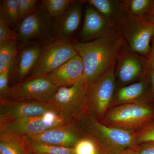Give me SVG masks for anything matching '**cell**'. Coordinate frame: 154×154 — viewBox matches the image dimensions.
Masks as SVG:
<instances>
[{
	"label": "cell",
	"instance_id": "6da1fadb",
	"mask_svg": "<svg viewBox=\"0 0 154 154\" xmlns=\"http://www.w3.org/2000/svg\"><path fill=\"white\" fill-rule=\"evenodd\" d=\"M72 44L82 58L85 70L84 82L88 84L115 66L125 48L123 39L117 32Z\"/></svg>",
	"mask_w": 154,
	"mask_h": 154
},
{
	"label": "cell",
	"instance_id": "7a4b0ae2",
	"mask_svg": "<svg viewBox=\"0 0 154 154\" xmlns=\"http://www.w3.org/2000/svg\"><path fill=\"white\" fill-rule=\"evenodd\" d=\"M76 121L83 132L97 140L109 154H117L137 146L135 131L105 125L89 111Z\"/></svg>",
	"mask_w": 154,
	"mask_h": 154
},
{
	"label": "cell",
	"instance_id": "3957f363",
	"mask_svg": "<svg viewBox=\"0 0 154 154\" xmlns=\"http://www.w3.org/2000/svg\"><path fill=\"white\" fill-rule=\"evenodd\" d=\"M116 30L127 49L142 56L148 55L154 36V24L125 12L117 23Z\"/></svg>",
	"mask_w": 154,
	"mask_h": 154
},
{
	"label": "cell",
	"instance_id": "277c9868",
	"mask_svg": "<svg viewBox=\"0 0 154 154\" xmlns=\"http://www.w3.org/2000/svg\"><path fill=\"white\" fill-rule=\"evenodd\" d=\"M154 116V109L147 103H130L111 107L100 121L107 126L136 131Z\"/></svg>",
	"mask_w": 154,
	"mask_h": 154
},
{
	"label": "cell",
	"instance_id": "5b68a950",
	"mask_svg": "<svg viewBox=\"0 0 154 154\" xmlns=\"http://www.w3.org/2000/svg\"><path fill=\"white\" fill-rule=\"evenodd\" d=\"M88 84L82 82L60 87L48 103L56 111L76 120L88 110Z\"/></svg>",
	"mask_w": 154,
	"mask_h": 154
},
{
	"label": "cell",
	"instance_id": "8992f818",
	"mask_svg": "<svg viewBox=\"0 0 154 154\" xmlns=\"http://www.w3.org/2000/svg\"><path fill=\"white\" fill-rule=\"evenodd\" d=\"M115 66L88 84V110L101 121L111 108L116 93Z\"/></svg>",
	"mask_w": 154,
	"mask_h": 154
},
{
	"label": "cell",
	"instance_id": "52a82bcc",
	"mask_svg": "<svg viewBox=\"0 0 154 154\" xmlns=\"http://www.w3.org/2000/svg\"><path fill=\"white\" fill-rule=\"evenodd\" d=\"M73 121L75 120L58 111L52 110L37 117L0 122V131L21 137L32 135Z\"/></svg>",
	"mask_w": 154,
	"mask_h": 154
},
{
	"label": "cell",
	"instance_id": "ba28073f",
	"mask_svg": "<svg viewBox=\"0 0 154 154\" xmlns=\"http://www.w3.org/2000/svg\"><path fill=\"white\" fill-rule=\"evenodd\" d=\"M78 54L72 43L56 40L42 46L29 79L45 76Z\"/></svg>",
	"mask_w": 154,
	"mask_h": 154
},
{
	"label": "cell",
	"instance_id": "9c48e42d",
	"mask_svg": "<svg viewBox=\"0 0 154 154\" xmlns=\"http://www.w3.org/2000/svg\"><path fill=\"white\" fill-rule=\"evenodd\" d=\"M59 88L46 77H37L9 88L7 93L2 96L12 101L48 102Z\"/></svg>",
	"mask_w": 154,
	"mask_h": 154
},
{
	"label": "cell",
	"instance_id": "30bf717a",
	"mask_svg": "<svg viewBox=\"0 0 154 154\" xmlns=\"http://www.w3.org/2000/svg\"><path fill=\"white\" fill-rule=\"evenodd\" d=\"M53 26L51 17L42 6L19 22L18 36L24 42L48 39L53 36Z\"/></svg>",
	"mask_w": 154,
	"mask_h": 154
},
{
	"label": "cell",
	"instance_id": "8fae6325",
	"mask_svg": "<svg viewBox=\"0 0 154 154\" xmlns=\"http://www.w3.org/2000/svg\"><path fill=\"white\" fill-rule=\"evenodd\" d=\"M52 110L56 111L48 102L12 101L0 96V122L37 117Z\"/></svg>",
	"mask_w": 154,
	"mask_h": 154
},
{
	"label": "cell",
	"instance_id": "7c38bea8",
	"mask_svg": "<svg viewBox=\"0 0 154 154\" xmlns=\"http://www.w3.org/2000/svg\"><path fill=\"white\" fill-rule=\"evenodd\" d=\"M145 57L130 51L125 48L115 65L116 81L125 86L138 81L148 74Z\"/></svg>",
	"mask_w": 154,
	"mask_h": 154
},
{
	"label": "cell",
	"instance_id": "4fadbf2b",
	"mask_svg": "<svg viewBox=\"0 0 154 154\" xmlns=\"http://www.w3.org/2000/svg\"><path fill=\"white\" fill-rule=\"evenodd\" d=\"M85 134L75 120L51 128L38 134L23 137L30 140L52 145L72 148Z\"/></svg>",
	"mask_w": 154,
	"mask_h": 154
},
{
	"label": "cell",
	"instance_id": "5bb4252c",
	"mask_svg": "<svg viewBox=\"0 0 154 154\" xmlns=\"http://www.w3.org/2000/svg\"><path fill=\"white\" fill-rule=\"evenodd\" d=\"M117 32L116 26L93 6H88L79 37L82 42L93 40Z\"/></svg>",
	"mask_w": 154,
	"mask_h": 154
},
{
	"label": "cell",
	"instance_id": "9a60e30c",
	"mask_svg": "<svg viewBox=\"0 0 154 154\" xmlns=\"http://www.w3.org/2000/svg\"><path fill=\"white\" fill-rule=\"evenodd\" d=\"M45 77L59 88L70 87L84 82L85 70L82 58L76 54Z\"/></svg>",
	"mask_w": 154,
	"mask_h": 154
},
{
	"label": "cell",
	"instance_id": "2e32d148",
	"mask_svg": "<svg viewBox=\"0 0 154 154\" xmlns=\"http://www.w3.org/2000/svg\"><path fill=\"white\" fill-rule=\"evenodd\" d=\"M82 1H75L61 15L56 17L53 26V36L56 40L69 42L78 30L82 19Z\"/></svg>",
	"mask_w": 154,
	"mask_h": 154
},
{
	"label": "cell",
	"instance_id": "e0dca14e",
	"mask_svg": "<svg viewBox=\"0 0 154 154\" xmlns=\"http://www.w3.org/2000/svg\"><path fill=\"white\" fill-rule=\"evenodd\" d=\"M149 82L148 73L136 82L121 87L116 93L111 108L123 104L146 103L149 96L148 91Z\"/></svg>",
	"mask_w": 154,
	"mask_h": 154
},
{
	"label": "cell",
	"instance_id": "ac0fdd59",
	"mask_svg": "<svg viewBox=\"0 0 154 154\" xmlns=\"http://www.w3.org/2000/svg\"><path fill=\"white\" fill-rule=\"evenodd\" d=\"M83 2L93 6L116 27L117 23L126 12L123 1L88 0Z\"/></svg>",
	"mask_w": 154,
	"mask_h": 154
},
{
	"label": "cell",
	"instance_id": "d6986e66",
	"mask_svg": "<svg viewBox=\"0 0 154 154\" xmlns=\"http://www.w3.org/2000/svg\"><path fill=\"white\" fill-rule=\"evenodd\" d=\"M42 47L38 45L25 48L20 54L16 72L19 79H23L33 69L37 62Z\"/></svg>",
	"mask_w": 154,
	"mask_h": 154
},
{
	"label": "cell",
	"instance_id": "ffe728a7",
	"mask_svg": "<svg viewBox=\"0 0 154 154\" xmlns=\"http://www.w3.org/2000/svg\"><path fill=\"white\" fill-rule=\"evenodd\" d=\"M0 154H32L22 137L0 131Z\"/></svg>",
	"mask_w": 154,
	"mask_h": 154
},
{
	"label": "cell",
	"instance_id": "44dd1931",
	"mask_svg": "<svg viewBox=\"0 0 154 154\" xmlns=\"http://www.w3.org/2000/svg\"><path fill=\"white\" fill-rule=\"evenodd\" d=\"M28 150L32 154H74L73 147L58 146L30 140L22 137Z\"/></svg>",
	"mask_w": 154,
	"mask_h": 154
},
{
	"label": "cell",
	"instance_id": "7402d4cb",
	"mask_svg": "<svg viewBox=\"0 0 154 154\" xmlns=\"http://www.w3.org/2000/svg\"><path fill=\"white\" fill-rule=\"evenodd\" d=\"M74 154H109L97 140L85 134L73 147Z\"/></svg>",
	"mask_w": 154,
	"mask_h": 154
},
{
	"label": "cell",
	"instance_id": "603a6c76",
	"mask_svg": "<svg viewBox=\"0 0 154 154\" xmlns=\"http://www.w3.org/2000/svg\"><path fill=\"white\" fill-rule=\"evenodd\" d=\"M0 6V19L9 27L18 26L20 22L17 0H4L1 1Z\"/></svg>",
	"mask_w": 154,
	"mask_h": 154
},
{
	"label": "cell",
	"instance_id": "cb8c5ba5",
	"mask_svg": "<svg viewBox=\"0 0 154 154\" xmlns=\"http://www.w3.org/2000/svg\"><path fill=\"white\" fill-rule=\"evenodd\" d=\"M17 40L6 41L0 44V73L11 69L17 54Z\"/></svg>",
	"mask_w": 154,
	"mask_h": 154
},
{
	"label": "cell",
	"instance_id": "d4e9b609",
	"mask_svg": "<svg viewBox=\"0 0 154 154\" xmlns=\"http://www.w3.org/2000/svg\"><path fill=\"white\" fill-rule=\"evenodd\" d=\"M154 0H124L125 11L130 16L144 19L149 11Z\"/></svg>",
	"mask_w": 154,
	"mask_h": 154
},
{
	"label": "cell",
	"instance_id": "484cf974",
	"mask_svg": "<svg viewBox=\"0 0 154 154\" xmlns=\"http://www.w3.org/2000/svg\"><path fill=\"white\" fill-rule=\"evenodd\" d=\"M75 2L72 0H43L42 3L50 16L56 18Z\"/></svg>",
	"mask_w": 154,
	"mask_h": 154
},
{
	"label": "cell",
	"instance_id": "4316f807",
	"mask_svg": "<svg viewBox=\"0 0 154 154\" xmlns=\"http://www.w3.org/2000/svg\"><path fill=\"white\" fill-rule=\"evenodd\" d=\"M137 145L154 142V121L149 122L140 129L134 132Z\"/></svg>",
	"mask_w": 154,
	"mask_h": 154
},
{
	"label": "cell",
	"instance_id": "83f0119b",
	"mask_svg": "<svg viewBox=\"0 0 154 154\" xmlns=\"http://www.w3.org/2000/svg\"><path fill=\"white\" fill-rule=\"evenodd\" d=\"M36 0H17L20 22L36 10Z\"/></svg>",
	"mask_w": 154,
	"mask_h": 154
},
{
	"label": "cell",
	"instance_id": "f1b7e54d",
	"mask_svg": "<svg viewBox=\"0 0 154 154\" xmlns=\"http://www.w3.org/2000/svg\"><path fill=\"white\" fill-rule=\"evenodd\" d=\"M16 33L2 19H0V44L11 40H17Z\"/></svg>",
	"mask_w": 154,
	"mask_h": 154
},
{
	"label": "cell",
	"instance_id": "f546056e",
	"mask_svg": "<svg viewBox=\"0 0 154 154\" xmlns=\"http://www.w3.org/2000/svg\"><path fill=\"white\" fill-rule=\"evenodd\" d=\"M11 69H6L2 72L0 73V94L4 96L8 92V86L9 77Z\"/></svg>",
	"mask_w": 154,
	"mask_h": 154
},
{
	"label": "cell",
	"instance_id": "4dcf8cb0",
	"mask_svg": "<svg viewBox=\"0 0 154 154\" xmlns=\"http://www.w3.org/2000/svg\"><path fill=\"white\" fill-rule=\"evenodd\" d=\"M134 149L137 154H154V142L140 144Z\"/></svg>",
	"mask_w": 154,
	"mask_h": 154
},
{
	"label": "cell",
	"instance_id": "1f68e13d",
	"mask_svg": "<svg viewBox=\"0 0 154 154\" xmlns=\"http://www.w3.org/2000/svg\"><path fill=\"white\" fill-rule=\"evenodd\" d=\"M145 58L149 69L154 70V36L152 40L150 51Z\"/></svg>",
	"mask_w": 154,
	"mask_h": 154
},
{
	"label": "cell",
	"instance_id": "d6a6232c",
	"mask_svg": "<svg viewBox=\"0 0 154 154\" xmlns=\"http://www.w3.org/2000/svg\"><path fill=\"white\" fill-rule=\"evenodd\" d=\"M144 19L154 24V0L151 8L146 17L144 18Z\"/></svg>",
	"mask_w": 154,
	"mask_h": 154
},
{
	"label": "cell",
	"instance_id": "836d02e7",
	"mask_svg": "<svg viewBox=\"0 0 154 154\" xmlns=\"http://www.w3.org/2000/svg\"><path fill=\"white\" fill-rule=\"evenodd\" d=\"M149 75L151 85L152 92L154 95V70L149 69Z\"/></svg>",
	"mask_w": 154,
	"mask_h": 154
},
{
	"label": "cell",
	"instance_id": "e575fe53",
	"mask_svg": "<svg viewBox=\"0 0 154 154\" xmlns=\"http://www.w3.org/2000/svg\"><path fill=\"white\" fill-rule=\"evenodd\" d=\"M117 154H137V153L135 151L134 149L132 148L125 150L123 151L120 152Z\"/></svg>",
	"mask_w": 154,
	"mask_h": 154
}]
</instances>
